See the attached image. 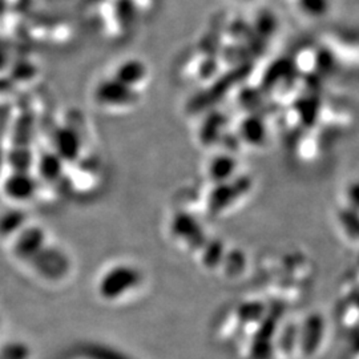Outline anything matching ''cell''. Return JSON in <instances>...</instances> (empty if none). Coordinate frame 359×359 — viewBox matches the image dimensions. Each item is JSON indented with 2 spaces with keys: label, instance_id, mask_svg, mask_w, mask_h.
<instances>
[{
  "label": "cell",
  "instance_id": "cell-4",
  "mask_svg": "<svg viewBox=\"0 0 359 359\" xmlns=\"http://www.w3.org/2000/svg\"><path fill=\"white\" fill-rule=\"evenodd\" d=\"M47 245L46 231L36 225H27L15 236L13 255L20 261L28 262Z\"/></svg>",
  "mask_w": 359,
  "mask_h": 359
},
{
  "label": "cell",
  "instance_id": "cell-2",
  "mask_svg": "<svg viewBox=\"0 0 359 359\" xmlns=\"http://www.w3.org/2000/svg\"><path fill=\"white\" fill-rule=\"evenodd\" d=\"M27 264L41 277L51 281L62 280L69 271V259L65 252L48 245L39 250Z\"/></svg>",
  "mask_w": 359,
  "mask_h": 359
},
{
  "label": "cell",
  "instance_id": "cell-15",
  "mask_svg": "<svg viewBox=\"0 0 359 359\" xmlns=\"http://www.w3.org/2000/svg\"><path fill=\"white\" fill-rule=\"evenodd\" d=\"M4 164H6V154L0 148V173H1V169L4 167Z\"/></svg>",
  "mask_w": 359,
  "mask_h": 359
},
{
  "label": "cell",
  "instance_id": "cell-13",
  "mask_svg": "<svg viewBox=\"0 0 359 359\" xmlns=\"http://www.w3.org/2000/svg\"><path fill=\"white\" fill-rule=\"evenodd\" d=\"M301 10L310 16H323L330 8V0H298Z\"/></svg>",
  "mask_w": 359,
  "mask_h": 359
},
{
  "label": "cell",
  "instance_id": "cell-10",
  "mask_svg": "<svg viewBox=\"0 0 359 359\" xmlns=\"http://www.w3.org/2000/svg\"><path fill=\"white\" fill-rule=\"evenodd\" d=\"M6 163L13 168V172H31L36 158L31 147H13L6 154Z\"/></svg>",
  "mask_w": 359,
  "mask_h": 359
},
{
  "label": "cell",
  "instance_id": "cell-9",
  "mask_svg": "<svg viewBox=\"0 0 359 359\" xmlns=\"http://www.w3.org/2000/svg\"><path fill=\"white\" fill-rule=\"evenodd\" d=\"M170 231L175 237L187 241L189 245H197L200 243V231L189 215L181 213L173 218L170 224Z\"/></svg>",
  "mask_w": 359,
  "mask_h": 359
},
{
  "label": "cell",
  "instance_id": "cell-11",
  "mask_svg": "<svg viewBox=\"0 0 359 359\" xmlns=\"http://www.w3.org/2000/svg\"><path fill=\"white\" fill-rule=\"evenodd\" d=\"M27 226V215L20 209H11L0 215V237H13Z\"/></svg>",
  "mask_w": 359,
  "mask_h": 359
},
{
  "label": "cell",
  "instance_id": "cell-7",
  "mask_svg": "<svg viewBox=\"0 0 359 359\" xmlns=\"http://www.w3.org/2000/svg\"><path fill=\"white\" fill-rule=\"evenodd\" d=\"M38 173L40 179L46 182H59L65 173V163L53 151L43 152L36 158Z\"/></svg>",
  "mask_w": 359,
  "mask_h": 359
},
{
  "label": "cell",
  "instance_id": "cell-3",
  "mask_svg": "<svg viewBox=\"0 0 359 359\" xmlns=\"http://www.w3.org/2000/svg\"><path fill=\"white\" fill-rule=\"evenodd\" d=\"M95 100L104 107H129L139 100V93L114 77L100 81L95 90Z\"/></svg>",
  "mask_w": 359,
  "mask_h": 359
},
{
  "label": "cell",
  "instance_id": "cell-14",
  "mask_svg": "<svg viewBox=\"0 0 359 359\" xmlns=\"http://www.w3.org/2000/svg\"><path fill=\"white\" fill-rule=\"evenodd\" d=\"M29 348L25 344H10L0 350V359H27Z\"/></svg>",
  "mask_w": 359,
  "mask_h": 359
},
{
  "label": "cell",
  "instance_id": "cell-8",
  "mask_svg": "<svg viewBox=\"0 0 359 359\" xmlns=\"http://www.w3.org/2000/svg\"><path fill=\"white\" fill-rule=\"evenodd\" d=\"M145 76H147L145 65H142L140 60L130 59L117 67L114 79L129 88L135 90V87L140 84Z\"/></svg>",
  "mask_w": 359,
  "mask_h": 359
},
{
  "label": "cell",
  "instance_id": "cell-12",
  "mask_svg": "<svg viewBox=\"0 0 359 359\" xmlns=\"http://www.w3.org/2000/svg\"><path fill=\"white\" fill-rule=\"evenodd\" d=\"M34 137V118L25 115L15 124L13 147H31Z\"/></svg>",
  "mask_w": 359,
  "mask_h": 359
},
{
  "label": "cell",
  "instance_id": "cell-5",
  "mask_svg": "<svg viewBox=\"0 0 359 359\" xmlns=\"http://www.w3.org/2000/svg\"><path fill=\"white\" fill-rule=\"evenodd\" d=\"M3 191L15 201H28L38 193V179L31 172H13L4 180Z\"/></svg>",
  "mask_w": 359,
  "mask_h": 359
},
{
  "label": "cell",
  "instance_id": "cell-6",
  "mask_svg": "<svg viewBox=\"0 0 359 359\" xmlns=\"http://www.w3.org/2000/svg\"><path fill=\"white\" fill-rule=\"evenodd\" d=\"M53 152L65 163H75L81 154V139L75 129L59 127L52 137Z\"/></svg>",
  "mask_w": 359,
  "mask_h": 359
},
{
  "label": "cell",
  "instance_id": "cell-1",
  "mask_svg": "<svg viewBox=\"0 0 359 359\" xmlns=\"http://www.w3.org/2000/svg\"><path fill=\"white\" fill-rule=\"evenodd\" d=\"M140 270L132 265L121 264L108 270L97 285L99 295L105 301H115L136 289L142 283Z\"/></svg>",
  "mask_w": 359,
  "mask_h": 359
}]
</instances>
